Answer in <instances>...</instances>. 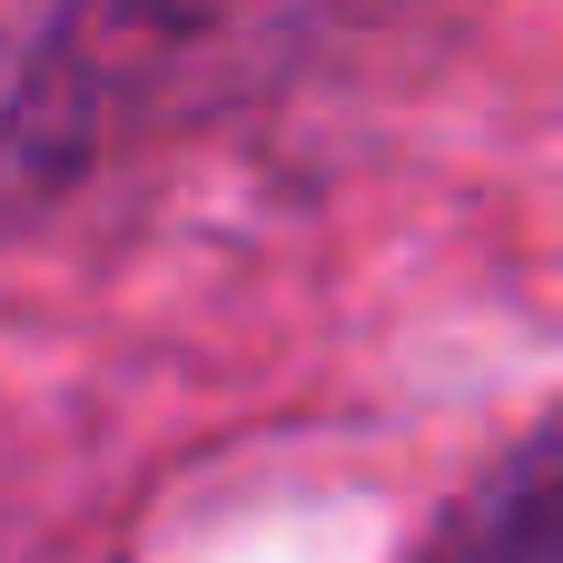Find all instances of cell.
Returning <instances> with one entry per match:
<instances>
[{"label": "cell", "instance_id": "obj_1", "mask_svg": "<svg viewBox=\"0 0 563 563\" xmlns=\"http://www.w3.org/2000/svg\"><path fill=\"white\" fill-rule=\"evenodd\" d=\"M465 544H485V563H554V455L544 445L505 475V495L465 515Z\"/></svg>", "mask_w": 563, "mask_h": 563}]
</instances>
